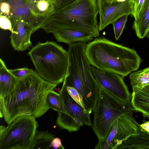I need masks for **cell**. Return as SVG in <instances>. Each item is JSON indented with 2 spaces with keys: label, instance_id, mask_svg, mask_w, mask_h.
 Segmentation results:
<instances>
[{
  "label": "cell",
  "instance_id": "cell-1",
  "mask_svg": "<svg viewBox=\"0 0 149 149\" xmlns=\"http://www.w3.org/2000/svg\"><path fill=\"white\" fill-rule=\"evenodd\" d=\"M56 86L42 79L32 69L26 76L17 79L9 94L0 98V117L9 124L21 116H42L50 109L46 102L47 93Z\"/></svg>",
  "mask_w": 149,
  "mask_h": 149
},
{
  "label": "cell",
  "instance_id": "cell-2",
  "mask_svg": "<svg viewBox=\"0 0 149 149\" xmlns=\"http://www.w3.org/2000/svg\"><path fill=\"white\" fill-rule=\"evenodd\" d=\"M85 53L91 65L124 77L137 70L142 61L136 52L104 37H96L86 44Z\"/></svg>",
  "mask_w": 149,
  "mask_h": 149
},
{
  "label": "cell",
  "instance_id": "cell-3",
  "mask_svg": "<svg viewBox=\"0 0 149 149\" xmlns=\"http://www.w3.org/2000/svg\"><path fill=\"white\" fill-rule=\"evenodd\" d=\"M86 43L79 42L69 45L68 66L63 83L77 90L82 98L84 108L92 112L98 101L100 86L85 55Z\"/></svg>",
  "mask_w": 149,
  "mask_h": 149
},
{
  "label": "cell",
  "instance_id": "cell-4",
  "mask_svg": "<svg viewBox=\"0 0 149 149\" xmlns=\"http://www.w3.org/2000/svg\"><path fill=\"white\" fill-rule=\"evenodd\" d=\"M97 0H75L58 11L55 22L48 23L45 28L47 33H54L64 29L85 31L94 38L100 35L97 16Z\"/></svg>",
  "mask_w": 149,
  "mask_h": 149
},
{
  "label": "cell",
  "instance_id": "cell-5",
  "mask_svg": "<svg viewBox=\"0 0 149 149\" xmlns=\"http://www.w3.org/2000/svg\"><path fill=\"white\" fill-rule=\"evenodd\" d=\"M42 79L56 85L63 82L68 63V51L53 41L39 42L28 53Z\"/></svg>",
  "mask_w": 149,
  "mask_h": 149
},
{
  "label": "cell",
  "instance_id": "cell-6",
  "mask_svg": "<svg viewBox=\"0 0 149 149\" xmlns=\"http://www.w3.org/2000/svg\"><path fill=\"white\" fill-rule=\"evenodd\" d=\"M133 107L131 102H123L100 86L98 101L93 111L92 126L98 141L105 140L115 120Z\"/></svg>",
  "mask_w": 149,
  "mask_h": 149
},
{
  "label": "cell",
  "instance_id": "cell-7",
  "mask_svg": "<svg viewBox=\"0 0 149 149\" xmlns=\"http://www.w3.org/2000/svg\"><path fill=\"white\" fill-rule=\"evenodd\" d=\"M39 125L30 115L19 116L6 127H0V149H30Z\"/></svg>",
  "mask_w": 149,
  "mask_h": 149
},
{
  "label": "cell",
  "instance_id": "cell-8",
  "mask_svg": "<svg viewBox=\"0 0 149 149\" xmlns=\"http://www.w3.org/2000/svg\"><path fill=\"white\" fill-rule=\"evenodd\" d=\"M59 93L64 104V112H57L56 123L58 127L69 132L77 131L84 125L92 127L90 117L92 112L86 109L72 98L64 83Z\"/></svg>",
  "mask_w": 149,
  "mask_h": 149
},
{
  "label": "cell",
  "instance_id": "cell-9",
  "mask_svg": "<svg viewBox=\"0 0 149 149\" xmlns=\"http://www.w3.org/2000/svg\"><path fill=\"white\" fill-rule=\"evenodd\" d=\"M133 107L120 116L113 123L106 139L98 141L96 149H117L130 137L139 134V125L134 117Z\"/></svg>",
  "mask_w": 149,
  "mask_h": 149
},
{
  "label": "cell",
  "instance_id": "cell-10",
  "mask_svg": "<svg viewBox=\"0 0 149 149\" xmlns=\"http://www.w3.org/2000/svg\"><path fill=\"white\" fill-rule=\"evenodd\" d=\"M92 74L99 86L119 100L131 102V94L124 81V77L116 72L91 67Z\"/></svg>",
  "mask_w": 149,
  "mask_h": 149
},
{
  "label": "cell",
  "instance_id": "cell-11",
  "mask_svg": "<svg viewBox=\"0 0 149 149\" xmlns=\"http://www.w3.org/2000/svg\"><path fill=\"white\" fill-rule=\"evenodd\" d=\"M100 21L98 28L101 31L112 24L121 16L132 15L133 5L130 0L120 2L116 0H97Z\"/></svg>",
  "mask_w": 149,
  "mask_h": 149
},
{
  "label": "cell",
  "instance_id": "cell-12",
  "mask_svg": "<svg viewBox=\"0 0 149 149\" xmlns=\"http://www.w3.org/2000/svg\"><path fill=\"white\" fill-rule=\"evenodd\" d=\"M13 32L10 36L11 44L15 50L23 51L31 46L32 28L25 22L19 20L12 24Z\"/></svg>",
  "mask_w": 149,
  "mask_h": 149
},
{
  "label": "cell",
  "instance_id": "cell-13",
  "mask_svg": "<svg viewBox=\"0 0 149 149\" xmlns=\"http://www.w3.org/2000/svg\"><path fill=\"white\" fill-rule=\"evenodd\" d=\"M53 33L57 41L65 42L69 45L75 42L90 41L94 38L87 32L73 29H59Z\"/></svg>",
  "mask_w": 149,
  "mask_h": 149
},
{
  "label": "cell",
  "instance_id": "cell-14",
  "mask_svg": "<svg viewBox=\"0 0 149 149\" xmlns=\"http://www.w3.org/2000/svg\"><path fill=\"white\" fill-rule=\"evenodd\" d=\"M132 88L131 102L134 111L149 118V86L141 89Z\"/></svg>",
  "mask_w": 149,
  "mask_h": 149
},
{
  "label": "cell",
  "instance_id": "cell-15",
  "mask_svg": "<svg viewBox=\"0 0 149 149\" xmlns=\"http://www.w3.org/2000/svg\"><path fill=\"white\" fill-rule=\"evenodd\" d=\"M17 79L8 71L4 62L0 59V98H3L14 88Z\"/></svg>",
  "mask_w": 149,
  "mask_h": 149
},
{
  "label": "cell",
  "instance_id": "cell-16",
  "mask_svg": "<svg viewBox=\"0 0 149 149\" xmlns=\"http://www.w3.org/2000/svg\"><path fill=\"white\" fill-rule=\"evenodd\" d=\"M132 29L140 39L145 37L149 31V0H146L138 18L134 20Z\"/></svg>",
  "mask_w": 149,
  "mask_h": 149
},
{
  "label": "cell",
  "instance_id": "cell-17",
  "mask_svg": "<svg viewBox=\"0 0 149 149\" xmlns=\"http://www.w3.org/2000/svg\"><path fill=\"white\" fill-rule=\"evenodd\" d=\"M54 135L48 131H36L30 149L53 148L51 145L52 141L55 138Z\"/></svg>",
  "mask_w": 149,
  "mask_h": 149
},
{
  "label": "cell",
  "instance_id": "cell-18",
  "mask_svg": "<svg viewBox=\"0 0 149 149\" xmlns=\"http://www.w3.org/2000/svg\"><path fill=\"white\" fill-rule=\"evenodd\" d=\"M129 78L132 88L141 89L149 86V67L134 72L130 74Z\"/></svg>",
  "mask_w": 149,
  "mask_h": 149
},
{
  "label": "cell",
  "instance_id": "cell-19",
  "mask_svg": "<svg viewBox=\"0 0 149 149\" xmlns=\"http://www.w3.org/2000/svg\"><path fill=\"white\" fill-rule=\"evenodd\" d=\"M47 104L50 108L57 111L64 113V106L60 94L54 91H50L46 98Z\"/></svg>",
  "mask_w": 149,
  "mask_h": 149
},
{
  "label": "cell",
  "instance_id": "cell-20",
  "mask_svg": "<svg viewBox=\"0 0 149 149\" xmlns=\"http://www.w3.org/2000/svg\"><path fill=\"white\" fill-rule=\"evenodd\" d=\"M128 15H125L121 16L112 24L115 37L116 40H118L122 33Z\"/></svg>",
  "mask_w": 149,
  "mask_h": 149
},
{
  "label": "cell",
  "instance_id": "cell-21",
  "mask_svg": "<svg viewBox=\"0 0 149 149\" xmlns=\"http://www.w3.org/2000/svg\"><path fill=\"white\" fill-rule=\"evenodd\" d=\"M146 0H130L133 5V11L131 15L134 20L138 17L142 9Z\"/></svg>",
  "mask_w": 149,
  "mask_h": 149
},
{
  "label": "cell",
  "instance_id": "cell-22",
  "mask_svg": "<svg viewBox=\"0 0 149 149\" xmlns=\"http://www.w3.org/2000/svg\"><path fill=\"white\" fill-rule=\"evenodd\" d=\"M65 85L67 91L72 98L84 108L82 98L77 90L72 86Z\"/></svg>",
  "mask_w": 149,
  "mask_h": 149
},
{
  "label": "cell",
  "instance_id": "cell-23",
  "mask_svg": "<svg viewBox=\"0 0 149 149\" xmlns=\"http://www.w3.org/2000/svg\"><path fill=\"white\" fill-rule=\"evenodd\" d=\"M32 69L26 68H19L15 69H8L9 72L17 79L24 77L31 71Z\"/></svg>",
  "mask_w": 149,
  "mask_h": 149
},
{
  "label": "cell",
  "instance_id": "cell-24",
  "mask_svg": "<svg viewBox=\"0 0 149 149\" xmlns=\"http://www.w3.org/2000/svg\"><path fill=\"white\" fill-rule=\"evenodd\" d=\"M0 26L3 29L10 30L11 33L13 32L12 25L11 22L6 17L3 16H0Z\"/></svg>",
  "mask_w": 149,
  "mask_h": 149
},
{
  "label": "cell",
  "instance_id": "cell-25",
  "mask_svg": "<svg viewBox=\"0 0 149 149\" xmlns=\"http://www.w3.org/2000/svg\"><path fill=\"white\" fill-rule=\"evenodd\" d=\"M15 9L14 14L19 16H24L28 14L30 12L29 8L26 6L22 5Z\"/></svg>",
  "mask_w": 149,
  "mask_h": 149
},
{
  "label": "cell",
  "instance_id": "cell-26",
  "mask_svg": "<svg viewBox=\"0 0 149 149\" xmlns=\"http://www.w3.org/2000/svg\"><path fill=\"white\" fill-rule=\"evenodd\" d=\"M51 145L53 148L64 149L62 143L61 139L58 137H55L52 141Z\"/></svg>",
  "mask_w": 149,
  "mask_h": 149
},
{
  "label": "cell",
  "instance_id": "cell-27",
  "mask_svg": "<svg viewBox=\"0 0 149 149\" xmlns=\"http://www.w3.org/2000/svg\"><path fill=\"white\" fill-rule=\"evenodd\" d=\"M48 6V2L45 0H40L38 1L37 3V9L40 12H44L46 10Z\"/></svg>",
  "mask_w": 149,
  "mask_h": 149
},
{
  "label": "cell",
  "instance_id": "cell-28",
  "mask_svg": "<svg viewBox=\"0 0 149 149\" xmlns=\"http://www.w3.org/2000/svg\"><path fill=\"white\" fill-rule=\"evenodd\" d=\"M1 10L3 13L8 15L9 14L10 12V5L6 2H2L1 4Z\"/></svg>",
  "mask_w": 149,
  "mask_h": 149
},
{
  "label": "cell",
  "instance_id": "cell-29",
  "mask_svg": "<svg viewBox=\"0 0 149 149\" xmlns=\"http://www.w3.org/2000/svg\"><path fill=\"white\" fill-rule=\"evenodd\" d=\"M75 0H59L58 5L59 8H62L72 3Z\"/></svg>",
  "mask_w": 149,
  "mask_h": 149
},
{
  "label": "cell",
  "instance_id": "cell-30",
  "mask_svg": "<svg viewBox=\"0 0 149 149\" xmlns=\"http://www.w3.org/2000/svg\"><path fill=\"white\" fill-rule=\"evenodd\" d=\"M140 127L146 132L149 133V121H145L140 125Z\"/></svg>",
  "mask_w": 149,
  "mask_h": 149
},
{
  "label": "cell",
  "instance_id": "cell-31",
  "mask_svg": "<svg viewBox=\"0 0 149 149\" xmlns=\"http://www.w3.org/2000/svg\"><path fill=\"white\" fill-rule=\"evenodd\" d=\"M126 0H116V1L118 2H122L125 1Z\"/></svg>",
  "mask_w": 149,
  "mask_h": 149
},
{
  "label": "cell",
  "instance_id": "cell-32",
  "mask_svg": "<svg viewBox=\"0 0 149 149\" xmlns=\"http://www.w3.org/2000/svg\"><path fill=\"white\" fill-rule=\"evenodd\" d=\"M146 36V37H147L148 38H149V31H148V33H147Z\"/></svg>",
  "mask_w": 149,
  "mask_h": 149
},
{
  "label": "cell",
  "instance_id": "cell-33",
  "mask_svg": "<svg viewBox=\"0 0 149 149\" xmlns=\"http://www.w3.org/2000/svg\"><path fill=\"white\" fill-rule=\"evenodd\" d=\"M30 1H40V0H30Z\"/></svg>",
  "mask_w": 149,
  "mask_h": 149
},
{
  "label": "cell",
  "instance_id": "cell-34",
  "mask_svg": "<svg viewBox=\"0 0 149 149\" xmlns=\"http://www.w3.org/2000/svg\"><path fill=\"white\" fill-rule=\"evenodd\" d=\"M59 0H55V1H57V3H58V2H59Z\"/></svg>",
  "mask_w": 149,
  "mask_h": 149
},
{
  "label": "cell",
  "instance_id": "cell-35",
  "mask_svg": "<svg viewBox=\"0 0 149 149\" xmlns=\"http://www.w3.org/2000/svg\"><path fill=\"white\" fill-rule=\"evenodd\" d=\"M112 1H114V0H111Z\"/></svg>",
  "mask_w": 149,
  "mask_h": 149
}]
</instances>
